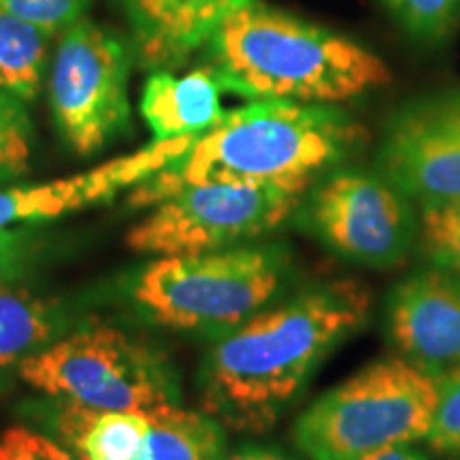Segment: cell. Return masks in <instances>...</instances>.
I'll return each mask as SVG.
<instances>
[{
    "mask_svg": "<svg viewBox=\"0 0 460 460\" xmlns=\"http://www.w3.org/2000/svg\"><path fill=\"white\" fill-rule=\"evenodd\" d=\"M58 441L84 460H152L146 411L92 410L60 401L51 411Z\"/></svg>",
    "mask_w": 460,
    "mask_h": 460,
    "instance_id": "15",
    "label": "cell"
},
{
    "mask_svg": "<svg viewBox=\"0 0 460 460\" xmlns=\"http://www.w3.org/2000/svg\"><path fill=\"white\" fill-rule=\"evenodd\" d=\"M356 460H429L422 452L413 450L410 446H390L382 447V450L367 454V456H360Z\"/></svg>",
    "mask_w": 460,
    "mask_h": 460,
    "instance_id": "26",
    "label": "cell"
},
{
    "mask_svg": "<svg viewBox=\"0 0 460 460\" xmlns=\"http://www.w3.org/2000/svg\"><path fill=\"white\" fill-rule=\"evenodd\" d=\"M51 37L39 26L0 11V90L20 101L37 99Z\"/></svg>",
    "mask_w": 460,
    "mask_h": 460,
    "instance_id": "18",
    "label": "cell"
},
{
    "mask_svg": "<svg viewBox=\"0 0 460 460\" xmlns=\"http://www.w3.org/2000/svg\"><path fill=\"white\" fill-rule=\"evenodd\" d=\"M424 441L441 456L460 460V367L437 376L433 424Z\"/></svg>",
    "mask_w": 460,
    "mask_h": 460,
    "instance_id": "21",
    "label": "cell"
},
{
    "mask_svg": "<svg viewBox=\"0 0 460 460\" xmlns=\"http://www.w3.org/2000/svg\"><path fill=\"white\" fill-rule=\"evenodd\" d=\"M379 169L405 197L460 199V94L407 102L390 119Z\"/></svg>",
    "mask_w": 460,
    "mask_h": 460,
    "instance_id": "10",
    "label": "cell"
},
{
    "mask_svg": "<svg viewBox=\"0 0 460 460\" xmlns=\"http://www.w3.org/2000/svg\"><path fill=\"white\" fill-rule=\"evenodd\" d=\"M147 66H175L250 0H119Z\"/></svg>",
    "mask_w": 460,
    "mask_h": 460,
    "instance_id": "13",
    "label": "cell"
},
{
    "mask_svg": "<svg viewBox=\"0 0 460 460\" xmlns=\"http://www.w3.org/2000/svg\"><path fill=\"white\" fill-rule=\"evenodd\" d=\"M386 332L399 356L433 376L460 367V273L424 269L396 284Z\"/></svg>",
    "mask_w": 460,
    "mask_h": 460,
    "instance_id": "11",
    "label": "cell"
},
{
    "mask_svg": "<svg viewBox=\"0 0 460 460\" xmlns=\"http://www.w3.org/2000/svg\"><path fill=\"white\" fill-rule=\"evenodd\" d=\"M360 141V126L331 105L254 101L224 115L183 156L141 181L132 203H158L197 183H315Z\"/></svg>",
    "mask_w": 460,
    "mask_h": 460,
    "instance_id": "2",
    "label": "cell"
},
{
    "mask_svg": "<svg viewBox=\"0 0 460 460\" xmlns=\"http://www.w3.org/2000/svg\"><path fill=\"white\" fill-rule=\"evenodd\" d=\"M31 239L17 230H0V288L9 286L24 271L31 258Z\"/></svg>",
    "mask_w": 460,
    "mask_h": 460,
    "instance_id": "25",
    "label": "cell"
},
{
    "mask_svg": "<svg viewBox=\"0 0 460 460\" xmlns=\"http://www.w3.org/2000/svg\"><path fill=\"white\" fill-rule=\"evenodd\" d=\"M194 139L197 137L154 141L130 156L111 160L68 180L0 190V230H7L11 224L51 220L111 199L128 186H139L183 156Z\"/></svg>",
    "mask_w": 460,
    "mask_h": 460,
    "instance_id": "12",
    "label": "cell"
},
{
    "mask_svg": "<svg viewBox=\"0 0 460 460\" xmlns=\"http://www.w3.org/2000/svg\"><path fill=\"white\" fill-rule=\"evenodd\" d=\"M209 45L224 88L252 101L332 105L393 79L360 43L258 0L233 11Z\"/></svg>",
    "mask_w": 460,
    "mask_h": 460,
    "instance_id": "3",
    "label": "cell"
},
{
    "mask_svg": "<svg viewBox=\"0 0 460 460\" xmlns=\"http://www.w3.org/2000/svg\"><path fill=\"white\" fill-rule=\"evenodd\" d=\"M314 183H197L181 186L128 233L143 254L180 256L228 250L281 226Z\"/></svg>",
    "mask_w": 460,
    "mask_h": 460,
    "instance_id": "7",
    "label": "cell"
},
{
    "mask_svg": "<svg viewBox=\"0 0 460 460\" xmlns=\"http://www.w3.org/2000/svg\"><path fill=\"white\" fill-rule=\"evenodd\" d=\"M152 460H224L226 433L205 411L169 401L147 410Z\"/></svg>",
    "mask_w": 460,
    "mask_h": 460,
    "instance_id": "16",
    "label": "cell"
},
{
    "mask_svg": "<svg viewBox=\"0 0 460 460\" xmlns=\"http://www.w3.org/2000/svg\"><path fill=\"white\" fill-rule=\"evenodd\" d=\"M371 307L367 284L331 279L252 315L205 358L200 410L224 430L267 433L322 362L365 329Z\"/></svg>",
    "mask_w": 460,
    "mask_h": 460,
    "instance_id": "1",
    "label": "cell"
},
{
    "mask_svg": "<svg viewBox=\"0 0 460 460\" xmlns=\"http://www.w3.org/2000/svg\"><path fill=\"white\" fill-rule=\"evenodd\" d=\"M437 376L402 356L376 360L301 413L295 444L309 460H356L427 439Z\"/></svg>",
    "mask_w": 460,
    "mask_h": 460,
    "instance_id": "4",
    "label": "cell"
},
{
    "mask_svg": "<svg viewBox=\"0 0 460 460\" xmlns=\"http://www.w3.org/2000/svg\"><path fill=\"white\" fill-rule=\"evenodd\" d=\"M31 119L22 101L0 90V180L26 172L31 163Z\"/></svg>",
    "mask_w": 460,
    "mask_h": 460,
    "instance_id": "20",
    "label": "cell"
},
{
    "mask_svg": "<svg viewBox=\"0 0 460 460\" xmlns=\"http://www.w3.org/2000/svg\"><path fill=\"white\" fill-rule=\"evenodd\" d=\"M288 267L286 252L271 245L163 256L137 275L132 296L166 329L226 335L273 301Z\"/></svg>",
    "mask_w": 460,
    "mask_h": 460,
    "instance_id": "5",
    "label": "cell"
},
{
    "mask_svg": "<svg viewBox=\"0 0 460 460\" xmlns=\"http://www.w3.org/2000/svg\"><path fill=\"white\" fill-rule=\"evenodd\" d=\"M32 388L92 410L147 411L177 401L169 365L107 324L75 331L22 360Z\"/></svg>",
    "mask_w": 460,
    "mask_h": 460,
    "instance_id": "6",
    "label": "cell"
},
{
    "mask_svg": "<svg viewBox=\"0 0 460 460\" xmlns=\"http://www.w3.org/2000/svg\"><path fill=\"white\" fill-rule=\"evenodd\" d=\"M407 31L420 37H444L456 24L460 0H384Z\"/></svg>",
    "mask_w": 460,
    "mask_h": 460,
    "instance_id": "22",
    "label": "cell"
},
{
    "mask_svg": "<svg viewBox=\"0 0 460 460\" xmlns=\"http://www.w3.org/2000/svg\"><path fill=\"white\" fill-rule=\"evenodd\" d=\"M407 199L384 175L349 169L315 181L296 211L301 226L337 256L388 269L418 239V220Z\"/></svg>",
    "mask_w": 460,
    "mask_h": 460,
    "instance_id": "8",
    "label": "cell"
},
{
    "mask_svg": "<svg viewBox=\"0 0 460 460\" xmlns=\"http://www.w3.org/2000/svg\"><path fill=\"white\" fill-rule=\"evenodd\" d=\"M60 312L24 290L0 288V369L22 362L56 337Z\"/></svg>",
    "mask_w": 460,
    "mask_h": 460,
    "instance_id": "17",
    "label": "cell"
},
{
    "mask_svg": "<svg viewBox=\"0 0 460 460\" xmlns=\"http://www.w3.org/2000/svg\"><path fill=\"white\" fill-rule=\"evenodd\" d=\"M0 460H84L62 441L26 427H11L0 435Z\"/></svg>",
    "mask_w": 460,
    "mask_h": 460,
    "instance_id": "24",
    "label": "cell"
},
{
    "mask_svg": "<svg viewBox=\"0 0 460 460\" xmlns=\"http://www.w3.org/2000/svg\"><path fill=\"white\" fill-rule=\"evenodd\" d=\"M418 237L435 267L460 273V199L424 200Z\"/></svg>",
    "mask_w": 460,
    "mask_h": 460,
    "instance_id": "19",
    "label": "cell"
},
{
    "mask_svg": "<svg viewBox=\"0 0 460 460\" xmlns=\"http://www.w3.org/2000/svg\"><path fill=\"white\" fill-rule=\"evenodd\" d=\"M220 75L216 68L175 77L156 73L147 79L141 96V115L154 132V141L200 137L224 119Z\"/></svg>",
    "mask_w": 460,
    "mask_h": 460,
    "instance_id": "14",
    "label": "cell"
},
{
    "mask_svg": "<svg viewBox=\"0 0 460 460\" xmlns=\"http://www.w3.org/2000/svg\"><path fill=\"white\" fill-rule=\"evenodd\" d=\"M128 51L90 20H77L58 43L49 101L62 139L79 156H92L130 119Z\"/></svg>",
    "mask_w": 460,
    "mask_h": 460,
    "instance_id": "9",
    "label": "cell"
},
{
    "mask_svg": "<svg viewBox=\"0 0 460 460\" xmlns=\"http://www.w3.org/2000/svg\"><path fill=\"white\" fill-rule=\"evenodd\" d=\"M224 460H292L279 450L273 447H261V446H245L241 450L233 452L230 456H224Z\"/></svg>",
    "mask_w": 460,
    "mask_h": 460,
    "instance_id": "27",
    "label": "cell"
},
{
    "mask_svg": "<svg viewBox=\"0 0 460 460\" xmlns=\"http://www.w3.org/2000/svg\"><path fill=\"white\" fill-rule=\"evenodd\" d=\"M90 0H0V11L56 34L82 20Z\"/></svg>",
    "mask_w": 460,
    "mask_h": 460,
    "instance_id": "23",
    "label": "cell"
}]
</instances>
